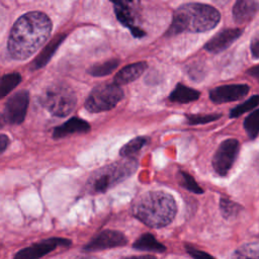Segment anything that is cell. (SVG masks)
Returning a JSON list of instances; mask_svg holds the SVG:
<instances>
[{"label": "cell", "instance_id": "6da1fadb", "mask_svg": "<svg viewBox=\"0 0 259 259\" xmlns=\"http://www.w3.org/2000/svg\"><path fill=\"white\" fill-rule=\"evenodd\" d=\"M52 21L40 11H31L20 16L13 24L9 38L8 52L18 61L32 56L49 38Z\"/></svg>", "mask_w": 259, "mask_h": 259}, {"label": "cell", "instance_id": "7a4b0ae2", "mask_svg": "<svg viewBox=\"0 0 259 259\" xmlns=\"http://www.w3.org/2000/svg\"><path fill=\"white\" fill-rule=\"evenodd\" d=\"M177 210L175 199L162 190H152L141 194L132 206L133 214L151 228H163L175 218Z\"/></svg>", "mask_w": 259, "mask_h": 259}, {"label": "cell", "instance_id": "3957f363", "mask_svg": "<svg viewBox=\"0 0 259 259\" xmlns=\"http://www.w3.org/2000/svg\"><path fill=\"white\" fill-rule=\"evenodd\" d=\"M220 20V12L210 5L203 3L183 4L174 12L173 20L167 34L174 35L183 31H208L214 28Z\"/></svg>", "mask_w": 259, "mask_h": 259}, {"label": "cell", "instance_id": "277c9868", "mask_svg": "<svg viewBox=\"0 0 259 259\" xmlns=\"http://www.w3.org/2000/svg\"><path fill=\"white\" fill-rule=\"evenodd\" d=\"M138 168V162L133 157L110 163L95 172L87 180L86 187L90 193H102L123 181Z\"/></svg>", "mask_w": 259, "mask_h": 259}, {"label": "cell", "instance_id": "5b68a950", "mask_svg": "<svg viewBox=\"0 0 259 259\" xmlns=\"http://www.w3.org/2000/svg\"><path fill=\"white\" fill-rule=\"evenodd\" d=\"M40 103L52 114L63 117L74 110L77 97L71 87L65 84H54L42 93Z\"/></svg>", "mask_w": 259, "mask_h": 259}, {"label": "cell", "instance_id": "8992f818", "mask_svg": "<svg viewBox=\"0 0 259 259\" xmlns=\"http://www.w3.org/2000/svg\"><path fill=\"white\" fill-rule=\"evenodd\" d=\"M123 97V91L115 83H102L95 86L85 101L90 112H102L112 109Z\"/></svg>", "mask_w": 259, "mask_h": 259}, {"label": "cell", "instance_id": "52a82bcc", "mask_svg": "<svg viewBox=\"0 0 259 259\" xmlns=\"http://www.w3.org/2000/svg\"><path fill=\"white\" fill-rule=\"evenodd\" d=\"M118 21L128 28L135 37L141 38L146 32L139 25V0H110Z\"/></svg>", "mask_w": 259, "mask_h": 259}, {"label": "cell", "instance_id": "ba28073f", "mask_svg": "<svg viewBox=\"0 0 259 259\" xmlns=\"http://www.w3.org/2000/svg\"><path fill=\"white\" fill-rule=\"evenodd\" d=\"M240 144L236 139H228L221 143L212 158L213 170L221 176H226L231 170L239 153Z\"/></svg>", "mask_w": 259, "mask_h": 259}, {"label": "cell", "instance_id": "9c48e42d", "mask_svg": "<svg viewBox=\"0 0 259 259\" xmlns=\"http://www.w3.org/2000/svg\"><path fill=\"white\" fill-rule=\"evenodd\" d=\"M29 102V95L26 90H20L14 93L6 102L4 117L12 124L21 123L26 115Z\"/></svg>", "mask_w": 259, "mask_h": 259}, {"label": "cell", "instance_id": "30bf717a", "mask_svg": "<svg viewBox=\"0 0 259 259\" xmlns=\"http://www.w3.org/2000/svg\"><path fill=\"white\" fill-rule=\"evenodd\" d=\"M127 243L126 237L118 231L114 230H104L97 234L90 242H88L83 250L85 252H95L101 251L109 248L124 246Z\"/></svg>", "mask_w": 259, "mask_h": 259}, {"label": "cell", "instance_id": "8fae6325", "mask_svg": "<svg viewBox=\"0 0 259 259\" xmlns=\"http://www.w3.org/2000/svg\"><path fill=\"white\" fill-rule=\"evenodd\" d=\"M71 244L72 242L68 239L50 238L18 251L14 257L18 259H36L49 254L57 247H69Z\"/></svg>", "mask_w": 259, "mask_h": 259}, {"label": "cell", "instance_id": "7c38bea8", "mask_svg": "<svg viewBox=\"0 0 259 259\" xmlns=\"http://www.w3.org/2000/svg\"><path fill=\"white\" fill-rule=\"evenodd\" d=\"M247 84H229L215 87L209 91V99L217 104L232 102L244 98L249 93Z\"/></svg>", "mask_w": 259, "mask_h": 259}, {"label": "cell", "instance_id": "4fadbf2b", "mask_svg": "<svg viewBox=\"0 0 259 259\" xmlns=\"http://www.w3.org/2000/svg\"><path fill=\"white\" fill-rule=\"evenodd\" d=\"M242 32L243 30L241 28L223 29L205 44L204 49L214 54L223 52L228 49L236 39H238Z\"/></svg>", "mask_w": 259, "mask_h": 259}, {"label": "cell", "instance_id": "5bb4252c", "mask_svg": "<svg viewBox=\"0 0 259 259\" xmlns=\"http://www.w3.org/2000/svg\"><path fill=\"white\" fill-rule=\"evenodd\" d=\"M257 9V0H237L233 7V19L238 24H244L255 16Z\"/></svg>", "mask_w": 259, "mask_h": 259}, {"label": "cell", "instance_id": "9a60e30c", "mask_svg": "<svg viewBox=\"0 0 259 259\" xmlns=\"http://www.w3.org/2000/svg\"><path fill=\"white\" fill-rule=\"evenodd\" d=\"M90 131V124L79 117H72L63 124L55 127L53 137L55 139L65 138L72 134H82Z\"/></svg>", "mask_w": 259, "mask_h": 259}, {"label": "cell", "instance_id": "2e32d148", "mask_svg": "<svg viewBox=\"0 0 259 259\" xmlns=\"http://www.w3.org/2000/svg\"><path fill=\"white\" fill-rule=\"evenodd\" d=\"M146 62H138L123 67L113 78V83L117 85H124L138 79L146 70Z\"/></svg>", "mask_w": 259, "mask_h": 259}, {"label": "cell", "instance_id": "e0dca14e", "mask_svg": "<svg viewBox=\"0 0 259 259\" xmlns=\"http://www.w3.org/2000/svg\"><path fill=\"white\" fill-rule=\"evenodd\" d=\"M199 95H200L199 91L191 87L185 86L181 83H178L173 89V91L169 94L168 98L171 102L183 104V103H189L197 100L199 98Z\"/></svg>", "mask_w": 259, "mask_h": 259}, {"label": "cell", "instance_id": "ac0fdd59", "mask_svg": "<svg viewBox=\"0 0 259 259\" xmlns=\"http://www.w3.org/2000/svg\"><path fill=\"white\" fill-rule=\"evenodd\" d=\"M133 247L139 251L145 252H156V253H163L166 250V247L160 243L154 235L151 233H145L141 235L134 243Z\"/></svg>", "mask_w": 259, "mask_h": 259}, {"label": "cell", "instance_id": "d6986e66", "mask_svg": "<svg viewBox=\"0 0 259 259\" xmlns=\"http://www.w3.org/2000/svg\"><path fill=\"white\" fill-rule=\"evenodd\" d=\"M65 38V35H59L56 38H54L44 50L42 52L37 56V58H35V60L32 62L31 64V68L33 70L39 69L41 67H44L52 58V56L54 55V53L56 52V50L58 49V47L60 46V44L63 41V39Z\"/></svg>", "mask_w": 259, "mask_h": 259}, {"label": "cell", "instance_id": "ffe728a7", "mask_svg": "<svg viewBox=\"0 0 259 259\" xmlns=\"http://www.w3.org/2000/svg\"><path fill=\"white\" fill-rule=\"evenodd\" d=\"M21 81V76L17 72L8 73L0 78V99L8 95Z\"/></svg>", "mask_w": 259, "mask_h": 259}, {"label": "cell", "instance_id": "44dd1931", "mask_svg": "<svg viewBox=\"0 0 259 259\" xmlns=\"http://www.w3.org/2000/svg\"><path fill=\"white\" fill-rule=\"evenodd\" d=\"M118 65H119V60L111 59L109 61L91 66L87 70V72L88 74L94 77H103L105 75H109L110 73H112L117 68Z\"/></svg>", "mask_w": 259, "mask_h": 259}, {"label": "cell", "instance_id": "7402d4cb", "mask_svg": "<svg viewBox=\"0 0 259 259\" xmlns=\"http://www.w3.org/2000/svg\"><path fill=\"white\" fill-rule=\"evenodd\" d=\"M244 128L251 140H255L258 136L259 132V110L254 108V111H252L244 120Z\"/></svg>", "mask_w": 259, "mask_h": 259}, {"label": "cell", "instance_id": "603a6c76", "mask_svg": "<svg viewBox=\"0 0 259 259\" xmlns=\"http://www.w3.org/2000/svg\"><path fill=\"white\" fill-rule=\"evenodd\" d=\"M147 144V138L146 137H137L133 140H131L128 143H126L120 150L119 154L123 158L133 157L135 154L141 151V149Z\"/></svg>", "mask_w": 259, "mask_h": 259}, {"label": "cell", "instance_id": "cb8c5ba5", "mask_svg": "<svg viewBox=\"0 0 259 259\" xmlns=\"http://www.w3.org/2000/svg\"><path fill=\"white\" fill-rule=\"evenodd\" d=\"M242 205L227 197H221L220 209L225 219H234L242 210Z\"/></svg>", "mask_w": 259, "mask_h": 259}, {"label": "cell", "instance_id": "d4e9b609", "mask_svg": "<svg viewBox=\"0 0 259 259\" xmlns=\"http://www.w3.org/2000/svg\"><path fill=\"white\" fill-rule=\"evenodd\" d=\"M258 102H259V96L257 94H255L252 97H250L249 99H247L245 102H243V103L239 104L238 106L234 107L230 111V117H232V118L239 117L243 113H245L247 111H251L252 109L257 107Z\"/></svg>", "mask_w": 259, "mask_h": 259}, {"label": "cell", "instance_id": "484cf974", "mask_svg": "<svg viewBox=\"0 0 259 259\" xmlns=\"http://www.w3.org/2000/svg\"><path fill=\"white\" fill-rule=\"evenodd\" d=\"M234 258H258L259 257V248L258 243H248L246 245L241 246L239 249H237L233 256Z\"/></svg>", "mask_w": 259, "mask_h": 259}, {"label": "cell", "instance_id": "4316f807", "mask_svg": "<svg viewBox=\"0 0 259 259\" xmlns=\"http://www.w3.org/2000/svg\"><path fill=\"white\" fill-rule=\"evenodd\" d=\"M179 174H180V184L184 188H186L190 192H193L196 194L203 193V189L198 185V183L195 181V179L190 174H188L187 172H184V171H180Z\"/></svg>", "mask_w": 259, "mask_h": 259}, {"label": "cell", "instance_id": "83f0119b", "mask_svg": "<svg viewBox=\"0 0 259 259\" xmlns=\"http://www.w3.org/2000/svg\"><path fill=\"white\" fill-rule=\"evenodd\" d=\"M186 120L188 124L195 125L201 123H208L210 121H214L222 117L220 113H210V114H185Z\"/></svg>", "mask_w": 259, "mask_h": 259}, {"label": "cell", "instance_id": "f1b7e54d", "mask_svg": "<svg viewBox=\"0 0 259 259\" xmlns=\"http://www.w3.org/2000/svg\"><path fill=\"white\" fill-rule=\"evenodd\" d=\"M185 250L186 252L193 258H200V259H203V258H207V259H211L213 258L210 254L204 252V251H201V250H198L196 249L195 247L191 246V245H188L186 244L185 245Z\"/></svg>", "mask_w": 259, "mask_h": 259}, {"label": "cell", "instance_id": "f546056e", "mask_svg": "<svg viewBox=\"0 0 259 259\" xmlns=\"http://www.w3.org/2000/svg\"><path fill=\"white\" fill-rule=\"evenodd\" d=\"M251 53L255 59L258 58L259 55V39L257 36L254 37V39L251 42Z\"/></svg>", "mask_w": 259, "mask_h": 259}, {"label": "cell", "instance_id": "4dcf8cb0", "mask_svg": "<svg viewBox=\"0 0 259 259\" xmlns=\"http://www.w3.org/2000/svg\"><path fill=\"white\" fill-rule=\"evenodd\" d=\"M9 145V138L6 135H0V155L6 150Z\"/></svg>", "mask_w": 259, "mask_h": 259}, {"label": "cell", "instance_id": "1f68e13d", "mask_svg": "<svg viewBox=\"0 0 259 259\" xmlns=\"http://www.w3.org/2000/svg\"><path fill=\"white\" fill-rule=\"evenodd\" d=\"M247 73H248L249 75L253 76L255 79L258 80V78H259V66H254L253 68L249 69V70L247 71Z\"/></svg>", "mask_w": 259, "mask_h": 259}, {"label": "cell", "instance_id": "d6a6232c", "mask_svg": "<svg viewBox=\"0 0 259 259\" xmlns=\"http://www.w3.org/2000/svg\"><path fill=\"white\" fill-rule=\"evenodd\" d=\"M3 122H4V117L0 114V127L3 125Z\"/></svg>", "mask_w": 259, "mask_h": 259}]
</instances>
